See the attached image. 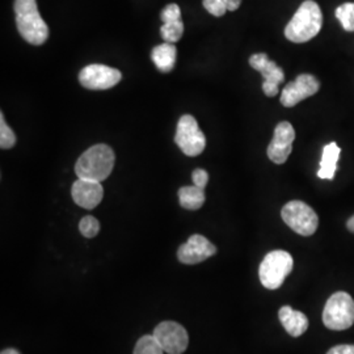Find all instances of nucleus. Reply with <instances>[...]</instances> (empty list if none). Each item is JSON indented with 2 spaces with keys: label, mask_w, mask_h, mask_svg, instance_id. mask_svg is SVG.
<instances>
[{
  "label": "nucleus",
  "mask_w": 354,
  "mask_h": 354,
  "mask_svg": "<svg viewBox=\"0 0 354 354\" xmlns=\"http://www.w3.org/2000/svg\"><path fill=\"white\" fill-rule=\"evenodd\" d=\"M15 19L19 33L28 44L39 46L49 38V26L38 12L36 0H15Z\"/></svg>",
  "instance_id": "nucleus-1"
},
{
  "label": "nucleus",
  "mask_w": 354,
  "mask_h": 354,
  "mask_svg": "<svg viewBox=\"0 0 354 354\" xmlns=\"http://www.w3.org/2000/svg\"><path fill=\"white\" fill-rule=\"evenodd\" d=\"M115 156L108 145H95L77 159L75 174L77 178L102 183L113 171Z\"/></svg>",
  "instance_id": "nucleus-2"
},
{
  "label": "nucleus",
  "mask_w": 354,
  "mask_h": 354,
  "mask_svg": "<svg viewBox=\"0 0 354 354\" xmlns=\"http://www.w3.org/2000/svg\"><path fill=\"white\" fill-rule=\"evenodd\" d=\"M322 26L323 15L320 7L314 0H306L285 28V36L291 42L304 44L315 37Z\"/></svg>",
  "instance_id": "nucleus-3"
},
{
  "label": "nucleus",
  "mask_w": 354,
  "mask_h": 354,
  "mask_svg": "<svg viewBox=\"0 0 354 354\" xmlns=\"http://www.w3.org/2000/svg\"><path fill=\"white\" fill-rule=\"evenodd\" d=\"M323 323L332 330L351 328L354 323L353 298L345 291L332 294L323 311Z\"/></svg>",
  "instance_id": "nucleus-4"
},
{
  "label": "nucleus",
  "mask_w": 354,
  "mask_h": 354,
  "mask_svg": "<svg viewBox=\"0 0 354 354\" xmlns=\"http://www.w3.org/2000/svg\"><path fill=\"white\" fill-rule=\"evenodd\" d=\"M292 264V257L286 251L277 250L268 253L259 269V276L263 286L269 290H276L281 288L285 279L290 274Z\"/></svg>",
  "instance_id": "nucleus-5"
},
{
  "label": "nucleus",
  "mask_w": 354,
  "mask_h": 354,
  "mask_svg": "<svg viewBox=\"0 0 354 354\" xmlns=\"http://www.w3.org/2000/svg\"><path fill=\"white\" fill-rule=\"evenodd\" d=\"M282 219L289 227L302 236H311L319 226V218L313 207L302 201H290L282 207Z\"/></svg>",
  "instance_id": "nucleus-6"
},
{
  "label": "nucleus",
  "mask_w": 354,
  "mask_h": 354,
  "mask_svg": "<svg viewBox=\"0 0 354 354\" xmlns=\"http://www.w3.org/2000/svg\"><path fill=\"white\" fill-rule=\"evenodd\" d=\"M175 142L180 150L188 156H198L203 152L206 147V137L193 115L184 114L180 117Z\"/></svg>",
  "instance_id": "nucleus-7"
},
{
  "label": "nucleus",
  "mask_w": 354,
  "mask_h": 354,
  "mask_svg": "<svg viewBox=\"0 0 354 354\" xmlns=\"http://www.w3.org/2000/svg\"><path fill=\"white\" fill-rule=\"evenodd\" d=\"M153 337L167 354H183L189 344L187 329L176 322H162L153 329Z\"/></svg>",
  "instance_id": "nucleus-8"
},
{
  "label": "nucleus",
  "mask_w": 354,
  "mask_h": 354,
  "mask_svg": "<svg viewBox=\"0 0 354 354\" xmlns=\"http://www.w3.org/2000/svg\"><path fill=\"white\" fill-rule=\"evenodd\" d=\"M122 79L121 71L105 64H89L79 74L80 84L87 89L104 91L117 86Z\"/></svg>",
  "instance_id": "nucleus-9"
},
{
  "label": "nucleus",
  "mask_w": 354,
  "mask_h": 354,
  "mask_svg": "<svg viewBox=\"0 0 354 354\" xmlns=\"http://www.w3.org/2000/svg\"><path fill=\"white\" fill-rule=\"evenodd\" d=\"M250 64L264 77V93L268 97H274L279 93V84L285 80L283 70L276 62L270 61L266 53H257L251 55Z\"/></svg>",
  "instance_id": "nucleus-10"
},
{
  "label": "nucleus",
  "mask_w": 354,
  "mask_h": 354,
  "mask_svg": "<svg viewBox=\"0 0 354 354\" xmlns=\"http://www.w3.org/2000/svg\"><path fill=\"white\" fill-rule=\"evenodd\" d=\"M320 89L317 77L310 74H301L294 82L289 83L281 93V104L286 108H292L297 104L311 97Z\"/></svg>",
  "instance_id": "nucleus-11"
},
{
  "label": "nucleus",
  "mask_w": 354,
  "mask_h": 354,
  "mask_svg": "<svg viewBox=\"0 0 354 354\" xmlns=\"http://www.w3.org/2000/svg\"><path fill=\"white\" fill-rule=\"evenodd\" d=\"M295 140V130L288 121H282L274 129L273 140L268 146V158L276 163L283 165L292 151V142Z\"/></svg>",
  "instance_id": "nucleus-12"
},
{
  "label": "nucleus",
  "mask_w": 354,
  "mask_h": 354,
  "mask_svg": "<svg viewBox=\"0 0 354 354\" xmlns=\"http://www.w3.org/2000/svg\"><path fill=\"white\" fill-rule=\"evenodd\" d=\"M216 247L203 235H192L185 244L177 251V259L180 263L187 266H196L206 259L214 256Z\"/></svg>",
  "instance_id": "nucleus-13"
},
{
  "label": "nucleus",
  "mask_w": 354,
  "mask_h": 354,
  "mask_svg": "<svg viewBox=\"0 0 354 354\" xmlns=\"http://www.w3.org/2000/svg\"><path fill=\"white\" fill-rule=\"evenodd\" d=\"M71 196L76 205H79L83 209H95L97 205H100L104 197V189L102 183L77 178L73 184Z\"/></svg>",
  "instance_id": "nucleus-14"
},
{
  "label": "nucleus",
  "mask_w": 354,
  "mask_h": 354,
  "mask_svg": "<svg viewBox=\"0 0 354 354\" xmlns=\"http://www.w3.org/2000/svg\"><path fill=\"white\" fill-rule=\"evenodd\" d=\"M160 19L163 21V26L160 28L162 37L165 42L175 44L184 35V23L181 20V11L180 7L172 3L168 4L162 11Z\"/></svg>",
  "instance_id": "nucleus-15"
},
{
  "label": "nucleus",
  "mask_w": 354,
  "mask_h": 354,
  "mask_svg": "<svg viewBox=\"0 0 354 354\" xmlns=\"http://www.w3.org/2000/svg\"><path fill=\"white\" fill-rule=\"evenodd\" d=\"M279 317L286 329V332L292 337H299L308 328V319L301 311L292 310L290 306H283L279 308Z\"/></svg>",
  "instance_id": "nucleus-16"
},
{
  "label": "nucleus",
  "mask_w": 354,
  "mask_h": 354,
  "mask_svg": "<svg viewBox=\"0 0 354 354\" xmlns=\"http://www.w3.org/2000/svg\"><path fill=\"white\" fill-rule=\"evenodd\" d=\"M340 153H342V149L337 146L336 142H330L324 146L322 162H320V169L317 172L319 178H323V180H333L335 178Z\"/></svg>",
  "instance_id": "nucleus-17"
},
{
  "label": "nucleus",
  "mask_w": 354,
  "mask_h": 354,
  "mask_svg": "<svg viewBox=\"0 0 354 354\" xmlns=\"http://www.w3.org/2000/svg\"><path fill=\"white\" fill-rule=\"evenodd\" d=\"M176 46L175 44L165 42L153 48L151 53L152 62L156 68L162 73H169L174 70L176 64Z\"/></svg>",
  "instance_id": "nucleus-18"
},
{
  "label": "nucleus",
  "mask_w": 354,
  "mask_h": 354,
  "mask_svg": "<svg viewBox=\"0 0 354 354\" xmlns=\"http://www.w3.org/2000/svg\"><path fill=\"white\" fill-rule=\"evenodd\" d=\"M205 192L203 188L196 185L193 187H183L178 189V201L181 207L187 210H198L205 203Z\"/></svg>",
  "instance_id": "nucleus-19"
},
{
  "label": "nucleus",
  "mask_w": 354,
  "mask_h": 354,
  "mask_svg": "<svg viewBox=\"0 0 354 354\" xmlns=\"http://www.w3.org/2000/svg\"><path fill=\"white\" fill-rule=\"evenodd\" d=\"M203 3L207 12L221 17L227 11H236L241 7V0H203Z\"/></svg>",
  "instance_id": "nucleus-20"
},
{
  "label": "nucleus",
  "mask_w": 354,
  "mask_h": 354,
  "mask_svg": "<svg viewBox=\"0 0 354 354\" xmlns=\"http://www.w3.org/2000/svg\"><path fill=\"white\" fill-rule=\"evenodd\" d=\"M165 349L159 342L153 337V335L142 336L136 344L133 354H165Z\"/></svg>",
  "instance_id": "nucleus-21"
},
{
  "label": "nucleus",
  "mask_w": 354,
  "mask_h": 354,
  "mask_svg": "<svg viewBox=\"0 0 354 354\" xmlns=\"http://www.w3.org/2000/svg\"><path fill=\"white\" fill-rule=\"evenodd\" d=\"M336 17L346 32L354 30V3H345L336 8Z\"/></svg>",
  "instance_id": "nucleus-22"
},
{
  "label": "nucleus",
  "mask_w": 354,
  "mask_h": 354,
  "mask_svg": "<svg viewBox=\"0 0 354 354\" xmlns=\"http://www.w3.org/2000/svg\"><path fill=\"white\" fill-rule=\"evenodd\" d=\"M15 143H16V136L12 129L7 125L4 115L1 113L0 115V147L3 150H10L15 146Z\"/></svg>",
  "instance_id": "nucleus-23"
},
{
  "label": "nucleus",
  "mask_w": 354,
  "mask_h": 354,
  "mask_svg": "<svg viewBox=\"0 0 354 354\" xmlns=\"http://www.w3.org/2000/svg\"><path fill=\"white\" fill-rule=\"evenodd\" d=\"M79 230H80V232H82L83 236L89 238V239H91V238H95V236L99 234V231H100V222H99L95 216L87 215V216H84V218L80 221Z\"/></svg>",
  "instance_id": "nucleus-24"
},
{
  "label": "nucleus",
  "mask_w": 354,
  "mask_h": 354,
  "mask_svg": "<svg viewBox=\"0 0 354 354\" xmlns=\"http://www.w3.org/2000/svg\"><path fill=\"white\" fill-rule=\"evenodd\" d=\"M192 178H193V183L196 187L205 189V187L207 185V181H209V174L203 168H197L193 171Z\"/></svg>",
  "instance_id": "nucleus-25"
},
{
  "label": "nucleus",
  "mask_w": 354,
  "mask_h": 354,
  "mask_svg": "<svg viewBox=\"0 0 354 354\" xmlns=\"http://www.w3.org/2000/svg\"><path fill=\"white\" fill-rule=\"evenodd\" d=\"M327 354H354V345H337L329 349Z\"/></svg>",
  "instance_id": "nucleus-26"
},
{
  "label": "nucleus",
  "mask_w": 354,
  "mask_h": 354,
  "mask_svg": "<svg viewBox=\"0 0 354 354\" xmlns=\"http://www.w3.org/2000/svg\"><path fill=\"white\" fill-rule=\"evenodd\" d=\"M346 227H348V230H349L351 232H353L354 234V215L352 218H349V221H348V223H346Z\"/></svg>",
  "instance_id": "nucleus-27"
},
{
  "label": "nucleus",
  "mask_w": 354,
  "mask_h": 354,
  "mask_svg": "<svg viewBox=\"0 0 354 354\" xmlns=\"http://www.w3.org/2000/svg\"><path fill=\"white\" fill-rule=\"evenodd\" d=\"M1 354H20V352H17L16 349H6L1 352Z\"/></svg>",
  "instance_id": "nucleus-28"
}]
</instances>
